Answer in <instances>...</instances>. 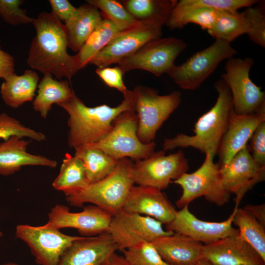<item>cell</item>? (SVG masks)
<instances>
[{
    "label": "cell",
    "instance_id": "22",
    "mask_svg": "<svg viewBox=\"0 0 265 265\" xmlns=\"http://www.w3.org/2000/svg\"><path fill=\"white\" fill-rule=\"evenodd\" d=\"M151 243L162 259L171 265H194L204 258V245L182 234L174 233Z\"/></svg>",
    "mask_w": 265,
    "mask_h": 265
},
{
    "label": "cell",
    "instance_id": "46",
    "mask_svg": "<svg viewBox=\"0 0 265 265\" xmlns=\"http://www.w3.org/2000/svg\"><path fill=\"white\" fill-rule=\"evenodd\" d=\"M194 265H212L204 258L202 259Z\"/></svg>",
    "mask_w": 265,
    "mask_h": 265
},
{
    "label": "cell",
    "instance_id": "26",
    "mask_svg": "<svg viewBox=\"0 0 265 265\" xmlns=\"http://www.w3.org/2000/svg\"><path fill=\"white\" fill-rule=\"evenodd\" d=\"M37 94L32 102L33 108L46 119L53 104L58 105L71 99L75 94L68 80H57L47 73L37 86Z\"/></svg>",
    "mask_w": 265,
    "mask_h": 265
},
{
    "label": "cell",
    "instance_id": "42",
    "mask_svg": "<svg viewBox=\"0 0 265 265\" xmlns=\"http://www.w3.org/2000/svg\"><path fill=\"white\" fill-rule=\"evenodd\" d=\"M49 2L52 8L51 13L64 23L73 17L77 10L67 0H50Z\"/></svg>",
    "mask_w": 265,
    "mask_h": 265
},
{
    "label": "cell",
    "instance_id": "31",
    "mask_svg": "<svg viewBox=\"0 0 265 265\" xmlns=\"http://www.w3.org/2000/svg\"><path fill=\"white\" fill-rule=\"evenodd\" d=\"M119 31L113 23L103 18L79 52L75 54L80 70L88 65Z\"/></svg>",
    "mask_w": 265,
    "mask_h": 265
},
{
    "label": "cell",
    "instance_id": "17",
    "mask_svg": "<svg viewBox=\"0 0 265 265\" xmlns=\"http://www.w3.org/2000/svg\"><path fill=\"white\" fill-rule=\"evenodd\" d=\"M188 206L177 211L174 219L166 225V230L188 236L205 244L239 234L238 230L232 226L233 212L221 222L206 221L197 218Z\"/></svg>",
    "mask_w": 265,
    "mask_h": 265
},
{
    "label": "cell",
    "instance_id": "18",
    "mask_svg": "<svg viewBox=\"0 0 265 265\" xmlns=\"http://www.w3.org/2000/svg\"><path fill=\"white\" fill-rule=\"evenodd\" d=\"M118 247L108 232L75 241L63 253L57 265H108Z\"/></svg>",
    "mask_w": 265,
    "mask_h": 265
},
{
    "label": "cell",
    "instance_id": "49",
    "mask_svg": "<svg viewBox=\"0 0 265 265\" xmlns=\"http://www.w3.org/2000/svg\"></svg>",
    "mask_w": 265,
    "mask_h": 265
},
{
    "label": "cell",
    "instance_id": "13",
    "mask_svg": "<svg viewBox=\"0 0 265 265\" xmlns=\"http://www.w3.org/2000/svg\"><path fill=\"white\" fill-rule=\"evenodd\" d=\"M162 225L151 217L122 210L112 215L107 232L122 251L142 242H152L174 234L164 230Z\"/></svg>",
    "mask_w": 265,
    "mask_h": 265
},
{
    "label": "cell",
    "instance_id": "40",
    "mask_svg": "<svg viewBox=\"0 0 265 265\" xmlns=\"http://www.w3.org/2000/svg\"><path fill=\"white\" fill-rule=\"evenodd\" d=\"M249 141L247 146L253 159L265 166V121L257 126Z\"/></svg>",
    "mask_w": 265,
    "mask_h": 265
},
{
    "label": "cell",
    "instance_id": "1",
    "mask_svg": "<svg viewBox=\"0 0 265 265\" xmlns=\"http://www.w3.org/2000/svg\"><path fill=\"white\" fill-rule=\"evenodd\" d=\"M36 34L31 43L27 65L58 80L65 77L71 82L80 70L76 55L67 52L68 40L64 23L51 12H41L32 23Z\"/></svg>",
    "mask_w": 265,
    "mask_h": 265
},
{
    "label": "cell",
    "instance_id": "28",
    "mask_svg": "<svg viewBox=\"0 0 265 265\" xmlns=\"http://www.w3.org/2000/svg\"><path fill=\"white\" fill-rule=\"evenodd\" d=\"M75 150L74 156L81 161L89 184L111 173L118 162L102 150L90 145H81Z\"/></svg>",
    "mask_w": 265,
    "mask_h": 265
},
{
    "label": "cell",
    "instance_id": "5",
    "mask_svg": "<svg viewBox=\"0 0 265 265\" xmlns=\"http://www.w3.org/2000/svg\"><path fill=\"white\" fill-rule=\"evenodd\" d=\"M133 90L138 118L137 136L142 143L148 144L154 141L158 130L179 106L181 93L175 91L159 95L156 90L141 85Z\"/></svg>",
    "mask_w": 265,
    "mask_h": 265
},
{
    "label": "cell",
    "instance_id": "34",
    "mask_svg": "<svg viewBox=\"0 0 265 265\" xmlns=\"http://www.w3.org/2000/svg\"><path fill=\"white\" fill-rule=\"evenodd\" d=\"M86 1L100 10L103 18L113 23L119 31L131 28L139 23L127 11L120 1L114 0H87Z\"/></svg>",
    "mask_w": 265,
    "mask_h": 265
},
{
    "label": "cell",
    "instance_id": "45",
    "mask_svg": "<svg viewBox=\"0 0 265 265\" xmlns=\"http://www.w3.org/2000/svg\"><path fill=\"white\" fill-rule=\"evenodd\" d=\"M108 265H130L123 256H120L116 253L111 257Z\"/></svg>",
    "mask_w": 265,
    "mask_h": 265
},
{
    "label": "cell",
    "instance_id": "3",
    "mask_svg": "<svg viewBox=\"0 0 265 265\" xmlns=\"http://www.w3.org/2000/svg\"><path fill=\"white\" fill-rule=\"evenodd\" d=\"M214 87L218 93L217 100L195 123L194 134L179 133L172 138H165L163 151L192 147L205 154L210 153L213 157L218 153L233 107L231 92L225 82L221 79L218 80Z\"/></svg>",
    "mask_w": 265,
    "mask_h": 265
},
{
    "label": "cell",
    "instance_id": "20",
    "mask_svg": "<svg viewBox=\"0 0 265 265\" xmlns=\"http://www.w3.org/2000/svg\"><path fill=\"white\" fill-rule=\"evenodd\" d=\"M203 257L212 265H265L259 253L239 234L204 244Z\"/></svg>",
    "mask_w": 265,
    "mask_h": 265
},
{
    "label": "cell",
    "instance_id": "10",
    "mask_svg": "<svg viewBox=\"0 0 265 265\" xmlns=\"http://www.w3.org/2000/svg\"><path fill=\"white\" fill-rule=\"evenodd\" d=\"M186 43L173 36L152 40L118 63L124 75L135 69L143 70L159 77L175 65L177 56L185 50Z\"/></svg>",
    "mask_w": 265,
    "mask_h": 265
},
{
    "label": "cell",
    "instance_id": "12",
    "mask_svg": "<svg viewBox=\"0 0 265 265\" xmlns=\"http://www.w3.org/2000/svg\"><path fill=\"white\" fill-rule=\"evenodd\" d=\"M15 236L27 244L39 265H57L65 251L83 237L64 234L47 223L37 226L19 224Z\"/></svg>",
    "mask_w": 265,
    "mask_h": 265
},
{
    "label": "cell",
    "instance_id": "15",
    "mask_svg": "<svg viewBox=\"0 0 265 265\" xmlns=\"http://www.w3.org/2000/svg\"><path fill=\"white\" fill-rule=\"evenodd\" d=\"M219 169L224 188L230 194L235 195L236 208L245 194L265 179V166L253 159L247 144L230 161L220 165Z\"/></svg>",
    "mask_w": 265,
    "mask_h": 265
},
{
    "label": "cell",
    "instance_id": "16",
    "mask_svg": "<svg viewBox=\"0 0 265 265\" xmlns=\"http://www.w3.org/2000/svg\"><path fill=\"white\" fill-rule=\"evenodd\" d=\"M112 217L110 213L94 205L74 212L64 205L56 204L51 209L46 223L59 230L75 229L81 236L90 237L107 232Z\"/></svg>",
    "mask_w": 265,
    "mask_h": 265
},
{
    "label": "cell",
    "instance_id": "43",
    "mask_svg": "<svg viewBox=\"0 0 265 265\" xmlns=\"http://www.w3.org/2000/svg\"><path fill=\"white\" fill-rule=\"evenodd\" d=\"M14 73L15 63L13 57L0 49V79L5 80Z\"/></svg>",
    "mask_w": 265,
    "mask_h": 265
},
{
    "label": "cell",
    "instance_id": "19",
    "mask_svg": "<svg viewBox=\"0 0 265 265\" xmlns=\"http://www.w3.org/2000/svg\"><path fill=\"white\" fill-rule=\"evenodd\" d=\"M122 210L151 217L165 225L174 219L177 212L162 190L138 185L132 187Z\"/></svg>",
    "mask_w": 265,
    "mask_h": 265
},
{
    "label": "cell",
    "instance_id": "33",
    "mask_svg": "<svg viewBox=\"0 0 265 265\" xmlns=\"http://www.w3.org/2000/svg\"><path fill=\"white\" fill-rule=\"evenodd\" d=\"M207 31L215 39L230 43L238 36L247 33V24L243 11H219L212 27Z\"/></svg>",
    "mask_w": 265,
    "mask_h": 265
},
{
    "label": "cell",
    "instance_id": "7",
    "mask_svg": "<svg viewBox=\"0 0 265 265\" xmlns=\"http://www.w3.org/2000/svg\"><path fill=\"white\" fill-rule=\"evenodd\" d=\"M210 153L205 154L202 165L196 171L184 173L172 183L179 185L183 190L180 198L176 202L182 208L195 199L204 196L209 202L219 206L228 203L231 194L222 184L218 163H214Z\"/></svg>",
    "mask_w": 265,
    "mask_h": 265
},
{
    "label": "cell",
    "instance_id": "44",
    "mask_svg": "<svg viewBox=\"0 0 265 265\" xmlns=\"http://www.w3.org/2000/svg\"><path fill=\"white\" fill-rule=\"evenodd\" d=\"M243 208L254 216L259 222L265 227V204L260 205L248 204Z\"/></svg>",
    "mask_w": 265,
    "mask_h": 265
},
{
    "label": "cell",
    "instance_id": "47",
    "mask_svg": "<svg viewBox=\"0 0 265 265\" xmlns=\"http://www.w3.org/2000/svg\"><path fill=\"white\" fill-rule=\"evenodd\" d=\"M0 265H21L18 264L16 263H14V262H8V263H5L0 264Z\"/></svg>",
    "mask_w": 265,
    "mask_h": 265
},
{
    "label": "cell",
    "instance_id": "11",
    "mask_svg": "<svg viewBox=\"0 0 265 265\" xmlns=\"http://www.w3.org/2000/svg\"><path fill=\"white\" fill-rule=\"evenodd\" d=\"M188 169V160L183 151L179 149L168 155L164 151H155L148 158L135 161L132 173L137 185L162 190Z\"/></svg>",
    "mask_w": 265,
    "mask_h": 265
},
{
    "label": "cell",
    "instance_id": "48",
    "mask_svg": "<svg viewBox=\"0 0 265 265\" xmlns=\"http://www.w3.org/2000/svg\"><path fill=\"white\" fill-rule=\"evenodd\" d=\"M3 236V234L2 232L0 230V238Z\"/></svg>",
    "mask_w": 265,
    "mask_h": 265
},
{
    "label": "cell",
    "instance_id": "27",
    "mask_svg": "<svg viewBox=\"0 0 265 265\" xmlns=\"http://www.w3.org/2000/svg\"><path fill=\"white\" fill-rule=\"evenodd\" d=\"M176 0H125L120 1L137 21L163 26L166 25Z\"/></svg>",
    "mask_w": 265,
    "mask_h": 265
},
{
    "label": "cell",
    "instance_id": "32",
    "mask_svg": "<svg viewBox=\"0 0 265 265\" xmlns=\"http://www.w3.org/2000/svg\"><path fill=\"white\" fill-rule=\"evenodd\" d=\"M232 222L238 227L239 235L265 261V227L243 208H235Z\"/></svg>",
    "mask_w": 265,
    "mask_h": 265
},
{
    "label": "cell",
    "instance_id": "6",
    "mask_svg": "<svg viewBox=\"0 0 265 265\" xmlns=\"http://www.w3.org/2000/svg\"><path fill=\"white\" fill-rule=\"evenodd\" d=\"M110 132L100 141L90 145L102 150L118 160L124 158L138 160L150 157L154 152V141L142 143L137 136L138 118L134 110H127L114 120Z\"/></svg>",
    "mask_w": 265,
    "mask_h": 265
},
{
    "label": "cell",
    "instance_id": "36",
    "mask_svg": "<svg viewBox=\"0 0 265 265\" xmlns=\"http://www.w3.org/2000/svg\"><path fill=\"white\" fill-rule=\"evenodd\" d=\"M12 136L28 137L38 142L46 140L43 133L26 127L16 119L3 112L0 114V138L4 141Z\"/></svg>",
    "mask_w": 265,
    "mask_h": 265
},
{
    "label": "cell",
    "instance_id": "38",
    "mask_svg": "<svg viewBox=\"0 0 265 265\" xmlns=\"http://www.w3.org/2000/svg\"><path fill=\"white\" fill-rule=\"evenodd\" d=\"M219 11L208 7L193 9L182 16L170 29L181 28L189 23L199 25L202 29L210 30L217 17Z\"/></svg>",
    "mask_w": 265,
    "mask_h": 265
},
{
    "label": "cell",
    "instance_id": "14",
    "mask_svg": "<svg viewBox=\"0 0 265 265\" xmlns=\"http://www.w3.org/2000/svg\"><path fill=\"white\" fill-rule=\"evenodd\" d=\"M162 27L139 22L131 28L120 31L88 64L94 65L97 68H104L118 63L148 42L161 37Z\"/></svg>",
    "mask_w": 265,
    "mask_h": 265
},
{
    "label": "cell",
    "instance_id": "9",
    "mask_svg": "<svg viewBox=\"0 0 265 265\" xmlns=\"http://www.w3.org/2000/svg\"><path fill=\"white\" fill-rule=\"evenodd\" d=\"M253 58L232 57L228 59L221 76L231 92L234 111L238 114L255 112L265 107V94L249 77Z\"/></svg>",
    "mask_w": 265,
    "mask_h": 265
},
{
    "label": "cell",
    "instance_id": "21",
    "mask_svg": "<svg viewBox=\"0 0 265 265\" xmlns=\"http://www.w3.org/2000/svg\"><path fill=\"white\" fill-rule=\"evenodd\" d=\"M264 121H265V107L255 112L242 115L236 113L233 108L228 128L218 149V164L228 162L246 146L256 128Z\"/></svg>",
    "mask_w": 265,
    "mask_h": 265
},
{
    "label": "cell",
    "instance_id": "2",
    "mask_svg": "<svg viewBox=\"0 0 265 265\" xmlns=\"http://www.w3.org/2000/svg\"><path fill=\"white\" fill-rule=\"evenodd\" d=\"M124 100L116 107L103 104L86 106L75 94L69 100L57 105L68 114V145L71 148L97 143L111 130L114 120L127 110H134L135 93L128 90Z\"/></svg>",
    "mask_w": 265,
    "mask_h": 265
},
{
    "label": "cell",
    "instance_id": "41",
    "mask_svg": "<svg viewBox=\"0 0 265 265\" xmlns=\"http://www.w3.org/2000/svg\"><path fill=\"white\" fill-rule=\"evenodd\" d=\"M96 73L106 85L117 89L123 95L128 90L123 81L124 74L118 66L97 68Z\"/></svg>",
    "mask_w": 265,
    "mask_h": 265
},
{
    "label": "cell",
    "instance_id": "23",
    "mask_svg": "<svg viewBox=\"0 0 265 265\" xmlns=\"http://www.w3.org/2000/svg\"><path fill=\"white\" fill-rule=\"evenodd\" d=\"M30 142L23 137L12 136L0 143V175H12L24 166L56 167V161L28 153L27 148Z\"/></svg>",
    "mask_w": 265,
    "mask_h": 265
},
{
    "label": "cell",
    "instance_id": "30",
    "mask_svg": "<svg viewBox=\"0 0 265 265\" xmlns=\"http://www.w3.org/2000/svg\"><path fill=\"white\" fill-rule=\"evenodd\" d=\"M256 0H181L172 10L166 24L170 28L182 16L188 11L198 7H208L219 11L235 12L243 7H248L257 3Z\"/></svg>",
    "mask_w": 265,
    "mask_h": 265
},
{
    "label": "cell",
    "instance_id": "4",
    "mask_svg": "<svg viewBox=\"0 0 265 265\" xmlns=\"http://www.w3.org/2000/svg\"><path fill=\"white\" fill-rule=\"evenodd\" d=\"M133 162L129 158L118 160L113 171L104 179L66 196L71 206L81 207L85 203L97 206L113 215L123 209L127 196L134 186Z\"/></svg>",
    "mask_w": 265,
    "mask_h": 265
},
{
    "label": "cell",
    "instance_id": "25",
    "mask_svg": "<svg viewBox=\"0 0 265 265\" xmlns=\"http://www.w3.org/2000/svg\"><path fill=\"white\" fill-rule=\"evenodd\" d=\"M39 77L32 70H26L21 75H11L2 83L0 94L5 104L16 108L31 101L38 85Z\"/></svg>",
    "mask_w": 265,
    "mask_h": 265
},
{
    "label": "cell",
    "instance_id": "37",
    "mask_svg": "<svg viewBox=\"0 0 265 265\" xmlns=\"http://www.w3.org/2000/svg\"><path fill=\"white\" fill-rule=\"evenodd\" d=\"M264 5L250 6L243 11L247 24V34L254 43L265 47V14Z\"/></svg>",
    "mask_w": 265,
    "mask_h": 265
},
{
    "label": "cell",
    "instance_id": "35",
    "mask_svg": "<svg viewBox=\"0 0 265 265\" xmlns=\"http://www.w3.org/2000/svg\"><path fill=\"white\" fill-rule=\"evenodd\" d=\"M122 252L130 265H171L162 259L151 242H142Z\"/></svg>",
    "mask_w": 265,
    "mask_h": 265
},
{
    "label": "cell",
    "instance_id": "24",
    "mask_svg": "<svg viewBox=\"0 0 265 265\" xmlns=\"http://www.w3.org/2000/svg\"><path fill=\"white\" fill-rule=\"evenodd\" d=\"M103 19L98 9L88 3L77 8L73 17L64 24L68 48L78 53Z\"/></svg>",
    "mask_w": 265,
    "mask_h": 265
},
{
    "label": "cell",
    "instance_id": "29",
    "mask_svg": "<svg viewBox=\"0 0 265 265\" xmlns=\"http://www.w3.org/2000/svg\"><path fill=\"white\" fill-rule=\"evenodd\" d=\"M89 184L81 161L74 156L63 159L59 173L53 180L52 186L67 196L83 189Z\"/></svg>",
    "mask_w": 265,
    "mask_h": 265
},
{
    "label": "cell",
    "instance_id": "39",
    "mask_svg": "<svg viewBox=\"0 0 265 265\" xmlns=\"http://www.w3.org/2000/svg\"><path fill=\"white\" fill-rule=\"evenodd\" d=\"M22 0H0V16L3 20L12 26L32 23L34 18L27 15L26 11L20 8Z\"/></svg>",
    "mask_w": 265,
    "mask_h": 265
},
{
    "label": "cell",
    "instance_id": "8",
    "mask_svg": "<svg viewBox=\"0 0 265 265\" xmlns=\"http://www.w3.org/2000/svg\"><path fill=\"white\" fill-rule=\"evenodd\" d=\"M237 53L230 43L215 39L210 46L195 53L183 63L174 65L167 74L182 89L193 90L200 86L220 62Z\"/></svg>",
    "mask_w": 265,
    "mask_h": 265
}]
</instances>
